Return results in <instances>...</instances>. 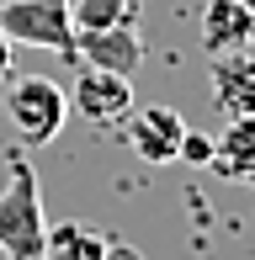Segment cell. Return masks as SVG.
I'll list each match as a JSON object with an SVG mask.
<instances>
[{"instance_id": "obj_1", "label": "cell", "mask_w": 255, "mask_h": 260, "mask_svg": "<svg viewBox=\"0 0 255 260\" xmlns=\"http://www.w3.org/2000/svg\"><path fill=\"white\" fill-rule=\"evenodd\" d=\"M43 239H48V218H43L38 175L27 165V149H11V186L0 191V255L38 260Z\"/></svg>"}, {"instance_id": "obj_2", "label": "cell", "mask_w": 255, "mask_h": 260, "mask_svg": "<svg viewBox=\"0 0 255 260\" xmlns=\"http://www.w3.org/2000/svg\"><path fill=\"white\" fill-rule=\"evenodd\" d=\"M6 112L16 122L21 144H53L69 117V90H59L48 75H21L6 90Z\"/></svg>"}, {"instance_id": "obj_3", "label": "cell", "mask_w": 255, "mask_h": 260, "mask_svg": "<svg viewBox=\"0 0 255 260\" xmlns=\"http://www.w3.org/2000/svg\"><path fill=\"white\" fill-rule=\"evenodd\" d=\"M0 32L11 43H27V48H53L64 58H75V16H69V0H6L0 6Z\"/></svg>"}, {"instance_id": "obj_4", "label": "cell", "mask_w": 255, "mask_h": 260, "mask_svg": "<svg viewBox=\"0 0 255 260\" xmlns=\"http://www.w3.org/2000/svg\"><path fill=\"white\" fill-rule=\"evenodd\" d=\"M69 112H80L85 122L112 127L133 112V75H112V69H80L69 85Z\"/></svg>"}, {"instance_id": "obj_5", "label": "cell", "mask_w": 255, "mask_h": 260, "mask_svg": "<svg viewBox=\"0 0 255 260\" xmlns=\"http://www.w3.org/2000/svg\"><path fill=\"white\" fill-rule=\"evenodd\" d=\"M128 144L144 165H170L181 154V138H186V117L176 106H144V112H128Z\"/></svg>"}, {"instance_id": "obj_6", "label": "cell", "mask_w": 255, "mask_h": 260, "mask_svg": "<svg viewBox=\"0 0 255 260\" xmlns=\"http://www.w3.org/2000/svg\"><path fill=\"white\" fill-rule=\"evenodd\" d=\"M207 85H213V106L224 117H255V48L213 53Z\"/></svg>"}, {"instance_id": "obj_7", "label": "cell", "mask_w": 255, "mask_h": 260, "mask_svg": "<svg viewBox=\"0 0 255 260\" xmlns=\"http://www.w3.org/2000/svg\"><path fill=\"white\" fill-rule=\"evenodd\" d=\"M75 58H85L90 69L133 75V69L144 64V38H138V21H128V27H101V32H80V38H75Z\"/></svg>"}, {"instance_id": "obj_8", "label": "cell", "mask_w": 255, "mask_h": 260, "mask_svg": "<svg viewBox=\"0 0 255 260\" xmlns=\"http://www.w3.org/2000/svg\"><path fill=\"white\" fill-rule=\"evenodd\" d=\"M255 43V0H207L202 6V48L239 53Z\"/></svg>"}, {"instance_id": "obj_9", "label": "cell", "mask_w": 255, "mask_h": 260, "mask_svg": "<svg viewBox=\"0 0 255 260\" xmlns=\"http://www.w3.org/2000/svg\"><path fill=\"white\" fill-rule=\"evenodd\" d=\"M213 170L234 186H255V117H229L213 138Z\"/></svg>"}, {"instance_id": "obj_10", "label": "cell", "mask_w": 255, "mask_h": 260, "mask_svg": "<svg viewBox=\"0 0 255 260\" xmlns=\"http://www.w3.org/2000/svg\"><path fill=\"white\" fill-rule=\"evenodd\" d=\"M101 255H107V234L80 229V223H53L38 260H101Z\"/></svg>"}, {"instance_id": "obj_11", "label": "cell", "mask_w": 255, "mask_h": 260, "mask_svg": "<svg viewBox=\"0 0 255 260\" xmlns=\"http://www.w3.org/2000/svg\"><path fill=\"white\" fill-rule=\"evenodd\" d=\"M69 16H75V32H101L138 21V6L133 0H69Z\"/></svg>"}, {"instance_id": "obj_12", "label": "cell", "mask_w": 255, "mask_h": 260, "mask_svg": "<svg viewBox=\"0 0 255 260\" xmlns=\"http://www.w3.org/2000/svg\"><path fill=\"white\" fill-rule=\"evenodd\" d=\"M176 159H192V165H213V138H202V133H192L186 127V138H181V154Z\"/></svg>"}, {"instance_id": "obj_13", "label": "cell", "mask_w": 255, "mask_h": 260, "mask_svg": "<svg viewBox=\"0 0 255 260\" xmlns=\"http://www.w3.org/2000/svg\"><path fill=\"white\" fill-rule=\"evenodd\" d=\"M101 260H144V250H138V244H122V239H107V255Z\"/></svg>"}, {"instance_id": "obj_14", "label": "cell", "mask_w": 255, "mask_h": 260, "mask_svg": "<svg viewBox=\"0 0 255 260\" xmlns=\"http://www.w3.org/2000/svg\"><path fill=\"white\" fill-rule=\"evenodd\" d=\"M11 53H16V48H11V38L0 32V80H11Z\"/></svg>"}, {"instance_id": "obj_15", "label": "cell", "mask_w": 255, "mask_h": 260, "mask_svg": "<svg viewBox=\"0 0 255 260\" xmlns=\"http://www.w3.org/2000/svg\"><path fill=\"white\" fill-rule=\"evenodd\" d=\"M250 48H255V43H250Z\"/></svg>"}]
</instances>
